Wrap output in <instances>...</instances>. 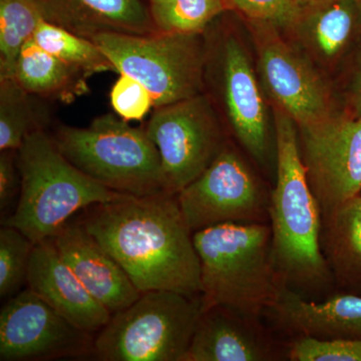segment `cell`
I'll return each instance as SVG.
<instances>
[{"label":"cell","instance_id":"obj_1","mask_svg":"<svg viewBox=\"0 0 361 361\" xmlns=\"http://www.w3.org/2000/svg\"><path fill=\"white\" fill-rule=\"evenodd\" d=\"M80 224L122 266L142 292L202 294L201 265L177 195L123 194L90 207Z\"/></svg>","mask_w":361,"mask_h":361},{"label":"cell","instance_id":"obj_2","mask_svg":"<svg viewBox=\"0 0 361 361\" xmlns=\"http://www.w3.org/2000/svg\"><path fill=\"white\" fill-rule=\"evenodd\" d=\"M277 180L270 193L269 224L278 273L294 291L324 289L332 277L322 253V213L301 157L296 123L274 109Z\"/></svg>","mask_w":361,"mask_h":361},{"label":"cell","instance_id":"obj_3","mask_svg":"<svg viewBox=\"0 0 361 361\" xmlns=\"http://www.w3.org/2000/svg\"><path fill=\"white\" fill-rule=\"evenodd\" d=\"M200 259L202 310L224 306L259 315L276 305L285 285L272 250L269 223H228L194 232Z\"/></svg>","mask_w":361,"mask_h":361},{"label":"cell","instance_id":"obj_4","mask_svg":"<svg viewBox=\"0 0 361 361\" xmlns=\"http://www.w3.org/2000/svg\"><path fill=\"white\" fill-rule=\"evenodd\" d=\"M20 199L4 221L33 243L56 236L73 214L122 196L78 170L42 128L32 130L16 154Z\"/></svg>","mask_w":361,"mask_h":361},{"label":"cell","instance_id":"obj_5","mask_svg":"<svg viewBox=\"0 0 361 361\" xmlns=\"http://www.w3.org/2000/svg\"><path fill=\"white\" fill-rule=\"evenodd\" d=\"M51 137L75 167L113 191L137 197L165 192L156 145L146 129L116 114L97 116L87 128L59 126Z\"/></svg>","mask_w":361,"mask_h":361},{"label":"cell","instance_id":"obj_6","mask_svg":"<svg viewBox=\"0 0 361 361\" xmlns=\"http://www.w3.org/2000/svg\"><path fill=\"white\" fill-rule=\"evenodd\" d=\"M201 313V296L142 292L99 330L94 355L103 361H184Z\"/></svg>","mask_w":361,"mask_h":361},{"label":"cell","instance_id":"obj_7","mask_svg":"<svg viewBox=\"0 0 361 361\" xmlns=\"http://www.w3.org/2000/svg\"><path fill=\"white\" fill-rule=\"evenodd\" d=\"M90 40L108 56L116 71L148 90L154 108L202 94L207 56L202 33L102 32Z\"/></svg>","mask_w":361,"mask_h":361},{"label":"cell","instance_id":"obj_8","mask_svg":"<svg viewBox=\"0 0 361 361\" xmlns=\"http://www.w3.org/2000/svg\"><path fill=\"white\" fill-rule=\"evenodd\" d=\"M155 109L145 129L160 153L164 190L177 195L219 155L222 130L202 94Z\"/></svg>","mask_w":361,"mask_h":361},{"label":"cell","instance_id":"obj_9","mask_svg":"<svg viewBox=\"0 0 361 361\" xmlns=\"http://www.w3.org/2000/svg\"><path fill=\"white\" fill-rule=\"evenodd\" d=\"M177 198L193 232L228 223H269L270 195L242 157L226 145Z\"/></svg>","mask_w":361,"mask_h":361},{"label":"cell","instance_id":"obj_10","mask_svg":"<svg viewBox=\"0 0 361 361\" xmlns=\"http://www.w3.org/2000/svg\"><path fill=\"white\" fill-rule=\"evenodd\" d=\"M298 129L308 182L324 217L361 194V116L332 113Z\"/></svg>","mask_w":361,"mask_h":361},{"label":"cell","instance_id":"obj_11","mask_svg":"<svg viewBox=\"0 0 361 361\" xmlns=\"http://www.w3.org/2000/svg\"><path fill=\"white\" fill-rule=\"evenodd\" d=\"M90 332L80 329L30 289L0 311V360H49L94 353Z\"/></svg>","mask_w":361,"mask_h":361},{"label":"cell","instance_id":"obj_12","mask_svg":"<svg viewBox=\"0 0 361 361\" xmlns=\"http://www.w3.org/2000/svg\"><path fill=\"white\" fill-rule=\"evenodd\" d=\"M257 25L259 66L276 106L298 128L329 118V94L317 73L276 35L275 27Z\"/></svg>","mask_w":361,"mask_h":361},{"label":"cell","instance_id":"obj_13","mask_svg":"<svg viewBox=\"0 0 361 361\" xmlns=\"http://www.w3.org/2000/svg\"><path fill=\"white\" fill-rule=\"evenodd\" d=\"M220 90L235 135L256 160L267 156V116L257 80L245 49L228 35L219 47Z\"/></svg>","mask_w":361,"mask_h":361},{"label":"cell","instance_id":"obj_14","mask_svg":"<svg viewBox=\"0 0 361 361\" xmlns=\"http://www.w3.org/2000/svg\"><path fill=\"white\" fill-rule=\"evenodd\" d=\"M52 240L87 290L111 314L141 296L122 266L80 222L66 223Z\"/></svg>","mask_w":361,"mask_h":361},{"label":"cell","instance_id":"obj_15","mask_svg":"<svg viewBox=\"0 0 361 361\" xmlns=\"http://www.w3.org/2000/svg\"><path fill=\"white\" fill-rule=\"evenodd\" d=\"M26 284L33 293L90 334L99 331L113 315L87 290L61 257L52 238L35 244Z\"/></svg>","mask_w":361,"mask_h":361},{"label":"cell","instance_id":"obj_16","mask_svg":"<svg viewBox=\"0 0 361 361\" xmlns=\"http://www.w3.org/2000/svg\"><path fill=\"white\" fill-rule=\"evenodd\" d=\"M255 316L224 306L202 310L184 361H265L276 349Z\"/></svg>","mask_w":361,"mask_h":361},{"label":"cell","instance_id":"obj_17","mask_svg":"<svg viewBox=\"0 0 361 361\" xmlns=\"http://www.w3.org/2000/svg\"><path fill=\"white\" fill-rule=\"evenodd\" d=\"M269 311L280 327L297 337L361 339V295L336 294L314 302L285 286Z\"/></svg>","mask_w":361,"mask_h":361},{"label":"cell","instance_id":"obj_18","mask_svg":"<svg viewBox=\"0 0 361 361\" xmlns=\"http://www.w3.org/2000/svg\"><path fill=\"white\" fill-rule=\"evenodd\" d=\"M44 20L92 39L102 32H159L141 0H39Z\"/></svg>","mask_w":361,"mask_h":361},{"label":"cell","instance_id":"obj_19","mask_svg":"<svg viewBox=\"0 0 361 361\" xmlns=\"http://www.w3.org/2000/svg\"><path fill=\"white\" fill-rule=\"evenodd\" d=\"M320 242L339 286L361 291V194L322 217Z\"/></svg>","mask_w":361,"mask_h":361},{"label":"cell","instance_id":"obj_20","mask_svg":"<svg viewBox=\"0 0 361 361\" xmlns=\"http://www.w3.org/2000/svg\"><path fill=\"white\" fill-rule=\"evenodd\" d=\"M13 78L30 94L71 102L87 90V77L30 39L21 47Z\"/></svg>","mask_w":361,"mask_h":361},{"label":"cell","instance_id":"obj_21","mask_svg":"<svg viewBox=\"0 0 361 361\" xmlns=\"http://www.w3.org/2000/svg\"><path fill=\"white\" fill-rule=\"evenodd\" d=\"M295 27L320 58L336 59L361 32L357 0H329L303 6Z\"/></svg>","mask_w":361,"mask_h":361},{"label":"cell","instance_id":"obj_22","mask_svg":"<svg viewBox=\"0 0 361 361\" xmlns=\"http://www.w3.org/2000/svg\"><path fill=\"white\" fill-rule=\"evenodd\" d=\"M45 51L89 78L104 71H116L108 56L92 40L42 20L32 37Z\"/></svg>","mask_w":361,"mask_h":361},{"label":"cell","instance_id":"obj_23","mask_svg":"<svg viewBox=\"0 0 361 361\" xmlns=\"http://www.w3.org/2000/svg\"><path fill=\"white\" fill-rule=\"evenodd\" d=\"M42 20L39 0H0V78H13L21 47Z\"/></svg>","mask_w":361,"mask_h":361},{"label":"cell","instance_id":"obj_24","mask_svg":"<svg viewBox=\"0 0 361 361\" xmlns=\"http://www.w3.org/2000/svg\"><path fill=\"white\" fill-rule=\"evenodd\" d=\"M230 8L227 0H149V14L159 32L198 35Z\"/></svg>","mask_w":361,"mask_h":361},{"label":"cell","instance_id":"obj_25","mask_svg":"<svg viewBox=\"0 0 361 361\" xmlns=\"http://www.w3.org/2000/svg\"><path fill=\"white\" fill-rule=\"evenodd\" d=\"M28 96L13 78H0V151H18L26 135L40 128Z\"/></svg>","mask_w":361,"mask_h":361},{"label":"cell","instance_id":"obj_26","mask_svg":"<svg viewBox=\"0 0 361 361\" xmlns=\"http://www.w3.org/2000/svg\"><path fill=\"white\" fill-rule=\"evenodd\" d=\"M35 243L11 226L0 229V296H14L27 280Z\"/></svg>","mask_w":361,"mask_h":361},{"label":"cell","instance_id":"obj_27","mask_svg":"<svg viewBox=\"0 0 361 361\" xmlns=\"http://www.w3.org/2000/svg\"><path fill=\"white\" fill-rule=\"evenodd\" d=\"M292 361H361V339L298 336L288 351Z\"/></svg>","mask_w":361,"mask_h":361},{"label":"cell","instance_id":"obj_28","mask_svg":"<svg viewBox=\"0 0 361 361\" xmlns=\"http://www.w3.org/2000/svg\"><path fill=\"white\" fill-rule=\"evenodd\" d=\"M230 8L236 9L256 25L294 28L302 14L298 0H227Z\"/></svg>","mask_w":361,"mask_h":361},{"label":"cell","instance_id":"obj_29","mask_svg":"<svg viewBox=\"0 0 361 361\" xmlns=\"http://www.w3.org/2000/svg\"><path fill=\"white\" fill-rule=\"evenodd\" d=\"M111 104L116 115L123 120L141 121L154 106L148 90L127 75H121L111 87Z\"/></svg>","mask_w":361,"mask_h":361},{"label":"cell","instance_id":"obj_30","mask_svg":"<svg viewBox=\"0 0 361 361\" xmlns=\"http://www.w3.org/2000/svg\"><path fill=\"white\" fill-rule=\"evenodd\" d=\"M18 151L7 149L0 154V211L6 212L20 192V174L16 160Z\"/></svg>","mask_w":361,"mask_h":361},{"label":"cell","instance_id":"obj_31","mask_svg":"<svg viewBox=\"0 0 361 361\" xmlns=\"http://www.w3.org/2000/svg\"><path fill=\"white\" fill-rule=\"evenodd\" d=\"M346 113L360 118L361 116V47L355 56L353 71L346 90Z\"/></svg>","mask_w":361,"mask_h":361},{"label":"cell","instance_id":"obj_32","mask_svg":"<svg viewBox=\"0 0 361 361\" xmlns=\"http://www.w3.org/2000/svg\"><path fill=\"white\" fill-rule=\"evenodd\" d=\"M301 6H312V4H322V2L329 1V0H298Z\"/></svg>","mask_w":361,"mask_h":361},{"label":"cell","instance_id":"obj_33","mask_svg":"<svg viewBox=\"0 0 361 361\" xmlns=\"http://www.w3.org/2000/svg\"><path fill=\"white\" fill-rule=\"evenodd\" d=\"M358 14H360V23L361 28V0H357Z\"/></svg>","mask_w":361,"mask_h":361}]
</instances>
